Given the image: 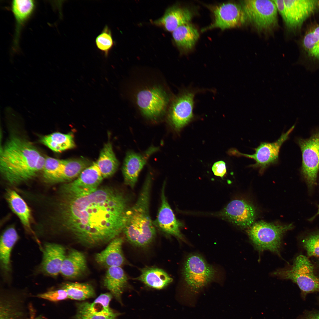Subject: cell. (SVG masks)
I'll return each mask as SVG.
<instances>
[{
  "label": "cell",
  "mask_w": 319,
  "mask_h": 319,
  "mask_svg": "<svg viewBox=\"0 0 319 319\" xmlns=\"http://www.w3.org/2000/svg\"><path fill=\"white\" fill-rule=\"evenodd\" d=\"M61 188L56 219L78 243L100 246L123 232L130 198L123 191L108 186L87 193Z\"/></svg>",
  "instance_id": "6da1fadb"
},
{
  "label": "cell",
  "mask_w": 319,
  "mask_h": 319,
  "mask_svg": "<svg viewBox=\"0 0 319 319\" xmlns=\"http://www.w3.org/2000/svg\"><path fill=\"white\" fill-rule=\"evenodd\" d=\"M45 159L30 142L13 135L0 149L1 173L8 183L18 184L42 172Z\"/></svg>",
  "instance_id": "7a4b0ae2"
},
{
  "label": "cell",
  "mask_w": 319,
  "mask_h": 319,
  "mask_svg": "<svg viewBox=\"0 0 319 319\" xmlns=\"http://www.w3.org/2000/svg\"><path fill=\"white\" fill-rule=\"evenodd\" d=\"M152 181V175L149 173L136 201L130 207L127 214L123 232L128 241L138 247L147 245L156 235V227L149 212Z\"/></svg>",
  "instance_id": "3957f363"
},
{
  "label": "cell",
  "mask_w": 319,
  "mask_h": 319,
  "mask_svg": "<svg viewBox=\"0 0 319 319\" xmlns=\"http://www.w3.org/2000/svg\"><path fill=\"white\" fill-rule=\"evenodd\" d=\"M218 271L197 253L188 255L182 270L184 283V298L186 303L194 304L195 297L209 284L215 281Z\"/></svg>",
  "instance_id": "277c9868"
},
{
  "label": "cell",
  "mask_w": 319,
  "mask_h": 319,
  "mask_svg": "<svg viewBox=\"0 0 319 319\" xmlns=\"http://www.w3.org/2000/svg\"><path fill=\"white\" fill-rule=\"evenodd\" d=\"M293 227L292 224L280 225L260 221L253 223L247 232L258 250L279 253L283 234Z\"/></svg>",
  "instance_id": "5b68a950"
},
{
  "label": "cell",
  "mask_w": 319,
  "mask_h": 319,
  "mask_svg": "<svg viewBox=\"0 0 319 319\" xmlns=\"http://www.w3.org/2000/svg\"><path fill=\"white\" fill-rule=\"evenodd\" d=\"M273 1L286 27L292 31L300 28L308 17L319 12V0Z\"/></svg>",
  "instance_id": "8992f818"
},
{
  "label": "cell",
  "mask_w": 319,
  "mask_h": 319,
  "mask_svg": "<svg viewBox=\"0 0 319 319\" xmlns=\"http://www.w3.org/2000/svg\"><path fill=\"white\" fill-rule=\"evenodd\" d=\"M241 3L246 20L258 30H269L277 26L278 12L273 0H244Z\"/></svg>",
  "instance_id": "52a82bcc"
},
{
  "label": "cell",
  "mask_w": 319,
  "mask_h": 319,
  "mask_svg": "<svg viewBox=\"0 0 319 319\" xmlns=\"http://www.w3.org/2000/svg\"><path fill=\"white\" fill-rule=\"evenodd\" d=\"M274 274L292 280L305 294L319 292V277L314 273L312 264L304 255L297 256L290 268L277 271Z\"/></svg>",
  "instance_id": "ba28073f"
},
{
  "label": "cell",
  "mask_w": 319,
  "mask_h": 319,
  "mask_svg": "<svg viewBox=\"0 0 319 319\" xmlns=\"http://www.w3.org/2000/svg\"><path fill=\"white\" fill-rule=\"evenodd\" d=\"M199 92V89H185L172 100L169 109L168 119L175 130L179 131L193 118L194 98Z\"/></svg>",
  "instance_id": "9c48e42d"
},
{
  "label": "cell",
  "mask_w": 319,
  "mask_h": 319,
  "mask_svg": "<svg viewBox=\"0 0 319 319\" xmlns=\"http://www.w3.org/2000/svg\"><path fill=\"white\" fill-rule=\"evenodd\" d=\"M298 143L302 153V173L311 188L316 184L319 170V132L308 139H299Z\"/></svg>",
  "instance_id": "30bf717a"
},
{
  "label": "cell",
  "mask_w": 319,
  "mask_h": 319,
  "mask_svg": "<svg viewBox=\"0 0 319 319\" xmlns=\"http://www.w3.org/2000/svg\"><path fill=\"white\" fill-rule=\"evenodd\" d=\"M292 126L285 133L274 142H263L255 149V153L250 154L241 153L234 150V154L239 156H243L253 159L255 163L250 166L259 169V172L262 173L269 166L277 163L279 160L280 148L283 144L288 139L289 136L294 128Z\"/></svg>",
  "instance_id": "8fae6325"
},
{
  "label": "cell",
  "mask_w": 319,
  "mask_h": 319,
  "mask_svg": "<svg viewBox=\"0 0 319 319\" xmlns=\"http://www.w3.org/2000/svg\"><path fill=\"white\" fill-rule=\"evenodd\" d=\"M137 104L142 114L147 118L155 119L165 112L168 97L162 89L153 87L141 89L136 95Z\"/></svg>",
  "instance_id": "7c38bea8"
},
{
  "label": "cell",
  "mask_w": 319,
  "mask_h": 319,
  "mask_svg": "<svg viewBox=\"0 0 319 319\" xmlns=\"http://www.w3.org/2000/svg\"><path fill=\"white\" fill-rule=\"evenodd\" d=\"M210 8L214 16V20L203 31L214 28L224 30L234 27L241 25L247 20L241 6L235 3H225Z\"/></svg>",
  "instance_id": "4fadbf2b"
},
{
  "label": "cell",
  "mask_w": 319,
  "mask_h": 319,
  "mask_svg": "<svg viewBox=\"0 0 319 319\" xmlns=\"http://www.w3.org/2000/svg\"><path fill=\"white\" fill-rule=\"evenodd\" d=\"M220 215L234 224L246 228L253 224L256 211L254 206L249 202L244 200L235 199L229 203Z\"/></svg>",
  "instance_id": "5bb4252c"
},
{
  "label": "cell",
  "mask_w": 319,
  "mask_h": 319,
  "mask_svg": "<svg viewBox=\"0 0 319 319\" xmlns=\"http://www.w3.org/2000/svg\"><path fill=\"white\" fill-rule=\"evenodd\" d=\"M165 185L166 182H164L161 190V205L153 224L155 227L164 233L184 240L180 230L183 224L176 219L168 202L165 194Z\"/></svg>",
  "instance_id": "9a60e30c"
},
{
  "label": "cell",
  "mask_w": 319,
  "mask_h": 319,
  "mask_svg": "<svg viewBox=\"0 0 319 319\" xmlns=\"http://www.w3.org/2000/svg\"><path fill=\"white\" fill-rule=\"evenodd\" d=\"M158 148L153 147L149 148L143 154L128 152L124 159L122 171L125 183L131 188H134L139 174L147 160Z\"/></svg>",
  "instance_id": "2e32d148"
},
{
  "label": "cell",
  "mask_w": 319,
  "mask_h": 319,
  "mask_svg": "<svg viewBox=\"0 0 319 319\" xmlns=\"http://www.w3.org/2000/svg\"><path fill=\"white\" fill-rule=\"evenodd\" d=\"M36 2L31 0H14L11 3V9L15 20V29L12 50L18 51L19 43L21 31L26 23L34 13Z\"/></svg>",
  "instance_id": "e0dca14e"
},
{
  "label": "cell",
  "mask_w": 319,
  "mask_h": 319,
  "mask_svg": "<svg viewBox=\"0 0 319 319\" xmlns=\"http://www.w3.org/2000/svg\"><path fill=\"white\" fill-rule=\"evenodd\" d=\"M66 255L65 249L62 245L54 243H45L43 249L40 270L49 276H57L60 273Z\"/></svg>",
  "instance_id": "ac0fdd59"
},
{
  "label": "cell",
  "mask_w": 319,
  "mask_h": 319,
  "mask_svg": "<svg viewBox=\"0 0 319 319\" xmlns=\"http://www.w3.org/2000/svg\"><path fill=\"white\" fill-rule=\"evenodd\" d=\"M103 178L95 162L84 170L75 180L68 184L76 191L87 193L97 189Z\"/></svg>",
  "instance_id": "d6986e66"
},
{
  "label": "cell",
  "mask_w": 319,
  "mask_h": 319,
  "mask_svg": "<svg viewBox=\"0 0 319 319\" xmlns=\"http://www.w3.org/2000/svg\"><path fill=\"white\" fill-rule=\"evenodd\" d=\"M193 15L188 9L175 6L167 9L164 15L153 23L163 26L168 31L173 32L179 27L189 23Z\"/></svg>",
  "instance_id": "ffe728a7"
},
{
  "label": "cell",
  "mask_w": 319,
  "mask_h": 319,
  "mask_svg": "<svg viewBox=\"0 0 319 319\" xmlns=\"http://www.w3.org/2000/svg\"><path fill=\"white\" fill-rule=\"evenodd\" d=\"M123 242L121 237H118L113 239L104 250L95 255V258L96 262L108 268L121 266L125 261L122 250Z\"/></svg>",
  "instance_id": "44dd1931"
},
{
  "label": "cell",
  "mask_w": 319,
  "mask_h": 319,
  "mask_svg": "<svg viewBox=\"0 0 319 319\" xmlns=\"http://www.w3.org/2000/svg\"><path fill=\"white\" fill-rule=\"evenodd\" d=\"M87 268L86 258L84 254L78 250L71 249L66 255L60 273L66 278H76L84 274Z\"/></svg>",
  "instance_id": "7402d4cb"
},
{
  "label": "cell",
  "mask_w": 319,
  "mask_h": 319,
  "mask_svg": "<svg viewBox=\"0 0 319 319\" xmlns=\"http://www.w3.org/2000/svg\"><path fill=\"white\" fill-rule=\"evenodd\" d=\"M103 284L113 296L122 304V295L128 286V279L123 269L120 266L108 268Z\"/></svg>",
  "instance_id": "603a6c76"
},
{
  "label": "cell",
  "mask_w": 319,
  "mask_h": 319,
  "mask_svg": "<svg viewBox=\"0 0 319 319\" xmlns=\"http://www.w3.org/2000/svg\"><path fill=\"white\" fill-rule=\"evenodd\" d=\"M6 198L12 210L19 218L26 230L33 234L31 227L30 210L24 200L15 191L11 189L6 191Z\"/></svg>",
  "instance_id": "cb8c5ba5"
},
{
  "label": "cell",
  "mask_w": 319,
  "mask_h": 319,
  "mask_svg": "<svg viewBox=\"0 0 319 319\" xmlns=\"http://www.w3.org/2000/svg\"><path fill=\"white\" fill-rule=\"evenodd\" d=\"M137 279L149 287L157 289L165 288L172 281V279L163 270L152 267L142 269Z\"/></svg>",
  "instance_id": "d4e9b609"
},
{
  "label": "cell",
  "mask_w": 319,
  "mask_h": 319,
  "mask_svg": "<svg viewBox=\"0 0 319 319\" xmlns=\"http://www.w3.org/2000/svg\"><path fill=\"white\" fill-rule=\"evenodd\" d=\"M76 306L74 319H117L121 315L113 309L108 311L96 308L87 302L77 303Z\"/></svg>",
  "instance_id": "484cf974"
},
{
  "label": "cell",
  "mask_w": 319,
  "mask_h": 319,
  "mask_svg": "<svg viewBox=\"0 0 319 319\" xmlns=\"http://www.w3.org/2000/svg\"><path fill=\"white\" fill-rule=\"evenodd\" d=\"M95 163L104 178L111 176L116 172L119 162L110 142L104 145Z\"/></svg>",
  "instance_id": "4316f807"
},
{
  "label": "cell",
  "mask_w": 319,
  "mask_h": 319,
  "mask_svg": "<svg viewBox=\"0 0 319 319\" xmlns=\"http://www.w3.org/2000/svg\"><path fill=\"white\" fill-rule=\"evenodd\" d=\"M18 239L17 232L12 226L6 229L1 236L0 259L2 268L5 272H8L10 270L11 252Z\"/></svg>",
  "instance_id": "83f0119b"
},
{
  "label": "cell",
  "mask_w": 319,
  "mask_h": 319,
  "mask_svg": "<svg viewBox=\"0 0 319 319\" xmlns=\"http://www.w3.org/2000/svg\"><path fill=\"white\" fill-rule=\"evenodd\" d=\"M172 36L177 45L180 48L190 50L194 45L199 34L197 29L189 23L179 27L172 32Z\"/></svg>",
  "instance_id": "f1b7e54d"
},
{
  "label": "cell",
  "mask_w": 319,
  "mask_h": 319,
  "mask_svg": "<svg viewBox=\"0 0 319 319\" xmlns=\"http://www.w3.org/2000/svg\"><path fill=\"white\" fill-rule=\"evenodd\" d=\"M40 141L56 152H61L75 146L73 136L71 134L54 132L43 136L41 139Z\"/></svg>",
  "instance_id": "f546056e"
},
{
  "label": "cell",
  "mask_w": 319,
  "mask_h": 319,
  "mask_svg": "<svg viewBox=\"0 0 319 319\" xmlns=\"http://www.w3.org/2000/svg\"><path fill=\"white\" fill-rule=\"evenodd\" d=\"M90 165L89 161L85 158L64 160L58 183L69 181L75 178Z\"/></svg>",
  "instance_id": "4dcf8cb0"
},
{
  "label": "cell",
  "mask_w": 319,
  "mask_h": 319,
  "mask_svg": "<svg viewBox=\"0 0 319 319\" xmlns=\"http://www.w3.org/2000/svg\"><path fill=\"white\" fill-rule=\"evenodd\" d=\"M62 289L66 292L69 299L82 301L95 296L93 286L87 283L73 282L67 283Z\"/></svg>",
  "instance_id": "1f68e13d"
},
{
  "label": "cell",
  "mask_w": 319,
  "mask_h": 319,
  "mask_svg": "<svg viewBox=\"0 0 319 319\" xmlns=\"http://www.w3.org/2000/svg\"><path fill=\"white\" fill-rule=\"evenodd\" d=\"M0 319H21L23 303L19 298H9L0 301Z\"/></svg>",
  "instance_id": "d6a6232c"
},
{
  "label": "cell",
  "mask_w": 319,
  "mask_h": 319,
  "mask_svg": "<svg viewBox=\"0 0 319 319\" xmlns=\"http://www.w3.org/2000/svg\"><path fill=\"white\" fill-rule=\"evenodd\" d=\"M302 45L308 57L319 60V25L307 32L303 37Z\"/></svg>",
  "instance_id": "836d02e7"
},
{
  "label": "cell",
  "mask_w": 319,
  "mask_h": 319,
  "mask_svg": "<svg viewBox=\"0 0 319 319\" xmlns=\"http://www.w3.org/2000/svg\"><path fill=\"white\" fill-rule=\"evenodd\" d=\"M64 160L51 157H45L42 171L45 181L49 183L58 182Z\"/></svg>",
  "instance_id": "e575fe53"
},
{
  "label": "cell",
  "mask_w": 319,
  "mask_h": 319,
  "mask_svg": "<svg viewBox=\"0 0 319 319\" xmlns=\"http://www.w3.org/2000/svg\"><path fill=\"white\" fill-rule=\"evenodd\" d=\"M95 43L97 48L107 57L114 45L111 30L107 25L96 37Z\"/></svg>",
  "instance_id": "d590c367"
},
{
  "label": "cell",
  "mask_w": 319,
  "mask_h": 319,
  "mask_svg": "<svg viewBox=\"0 0 319 319\" xmlns=\"http://www.w3.org/2000/svg\"><path fill=\"white\" fill-rule=\"evenodd\" d=\"M308 256L319 257V232L310 234L302 240Z\"/></svg>",
  "instance_id": "8d00e7d4"
},
{
  "label": "cell",
  "mask_w": 319,
  "mask_h": 319,
  "mask_svg": "<svg viewBox=\"0 0 319 319\" xmlns=\"http://www.w3.org/2000/svg\"><path fill=\"white\" fill-rule=\"evenodd\" d=\"M37 297L53 302H56L69 299L66 291L63 289L50 291L39 294Z\"/></svg>",
  "instance_id": "74e56055"
},
{
  "label": "cell",
  "mask_w": 319,
  "mask_h": 319,
  "mask_svg": "<svg viewBox=\"0 0 319 319\" xmlns=\"http://www.w3.org/2000/svg\"><path fill=\"white\" fill-rule=\"evenodd\" d=\"M113 296L110 293L102 294L93 302L107 310H110L112 309L110 307V303Z\"/></svg>",
  "instance_id": "f35d334b"
},
{
  "label": "cell",
  "mask_w": 319,
  "mask_h": 319,
  "mask_svg": "<svg viewBox=\"0 0 319 319\" xmlns=\"http://www.w3.org/2000/svg\"><path fill=\"white\" fill-rule=\"evenodd\" d=\"M212 170L215 175L222 177L226 172L225 162L220 161L215 162L212 167Z\"/></svg>",
  "instance_id": "ab89813d"
},
{
  "label": "cell",
  "mask_w": 319,
  "mask_h": 319,
  "mask_svg": "<svg viewBox=\"0 0 319 319\" xmlns=\"http://www.w3.org/2000/svg\"><path fill=\"white\" fill-rule=\"evenodd\" d=\"M304 319H319V313L309 315Z\"/></svg>",
  "instance_id": "60d3db41"
},
{
  "label": "cell",
  "mask_w": 319,
  "mask_h": 319,
  "mask_svg": "<svg viewBox=\"0 0 319 319\" xmlns=\"http://www.w3.org/2000/svg\"><path fill=\"white\" fill-rule=\"evenodd\" d=\"M318 215H319V206H318V209L317 212L315 215H314L313 217L310 219H309V220L312 221L314 219V218L316 217Z\"/></svg>",
  "instance_id": "b9f144b4"
},
{
  "label": "cell",
  "mask_w": 319,
  "mask_h": 319,
  "mask_svg": "<svg viewBox=\"0 0 319 319\" xmlns=\"http://www.w3.org/2000/svg\"><path fill=\"white\" fill-rule=\"evenodd\" d=\"M33 319H45V318L40 315Z\"/></svg>",
  "instance_id": "7bdbcfd3"
}]
</instances>
